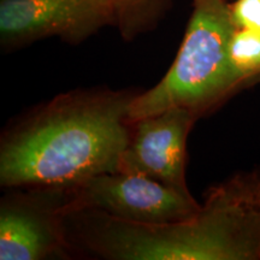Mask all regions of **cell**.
<instances>
[{"instance_id": "6da1fadb", "label": "cell", "mask_w": 260, "mask_h": 260, "mask_svg": "<svg viewBox=\"0 0 260 260\" xmlns=\"http://www.w3.org/2000/svg\"><path fill=\"white\" fill-rule=\"evenodd\" d=\"M138 93L75 89L25 112L0 139V186H71L118 171Z\"/></svg>"}, {"instance_id": "7a4b0ae2", "label": "cell", "mask_w": 260, "mask_h": 260, "mask_svg": "<svg viewBox=\"0 0 260 260\" xmlns=\"http://www.w3.org/2000/svg\"><path fill=\"white\" fill-rule=\"evenodd\" d=\"M74 254L107 260H260V169L210 187L193 216L149 225L95 210L65 216Z\"/></svg>"}, {"instance_id": "3957f363", "label": "cell", "mask_w": 260, "mask_h": 260, "mask_svg": "<svg viewBox=\"0 0 260 260\" xmlns=\"http://www.w3.org/2000/svg\"><path fill=\"white\" fill-rule=\"evenodd\" d=\"M193 3L176 58L157 84L134 98L130 122L171 107L188 109L203 118L246 89L229 57L235 29L229 0Z\"/></svg>"}, {"instance_id": "277c9868", "label": "cell", "mask_w": 260, "mask_h": 260, "mask_svg": "<svg viewBox=\"0 0 260 260\" xmlns=\"http://www.w3.org/2000/svg\"><path fill=\"white\" fill-rule=\"evenodd\" d=\"M200 207L187 197L141 174L104 172L68 186L65 214L95 210L125 222L161 225L189 218Z\"/></svg>"}, {"instance_id": "5b68a950", "label": "cell", "mask_w": 260, "mask_h": 260, "mask_svg": "<svg viewBox=\"0 0 260 260\" xmlns=\"http://www.w3.org/2000/svg\"><path fill=\"white\" fill-rule=\"evenodd\" d=\"M0 200V260L73 255L64 209L68 186L9 188Z\"/></svg>"}, {"instance_id": "8992f818", "label": "cell", "mask_w": 260, "mask_h": 260, "mask_svg": "<svg viewBox=\"0 0 260 260\" xmlns=\"http://www.w3.org/2000/svg\"><path fill=\"white\" fill-rule=\"evenodd\" d=\"M116 24L111 0H2L0 42L6 50L58 37L80 44Z\"/></svg>"}, {"instance_id": "52a82bcc", "label": "cell", "mask_w": 260, "mask_h": 260, "mask_svg": "<svg viewBox=\"0 0 260 260\" xmlns=\"http://www.w3.org/2000/svg\"><path fill=\"white\" fill-rule=\"evenodd\" d=\"M199 119L190 110L171 107L133 121L118 171L145 175L178 193L193 197L186 176L187 141Z\"/></svg>"}, {"instance_id": "ba28073f", "label": "cell", "mask_w": 260, "mask_h": 260, "mask_svg": "<svg viewBox=\"0 0 260 260\" xmlns=\"http://www.w3.org/2000/svg\"><path fill=\"white\" fill-rule=\"evenodd\" d=\"M116 25L125 40L149 30L167 11L170 0H111Z\"/></svg>"}, {"instance_id": "9c48e42d", "label": "cell", "mask_w": 260, "mask_h": 260, "mask_svg": "<svg viewBox=\"0 0 260 260\" xmlns=\"http://www.w3.org/2000/svg\"><path fill=\"white\" fill-rule=\"evenodd\" d=\"M229 57L246 89L260 83V30L235 27L229 42Z\"/></svg>"}, {"instance_id": "30bf717a", "label": "cell", "mask_w": 260, "mask_h": 260, "mask_svg": "<svg viewBox=\"0 0 260 260\" xmlns=\"http://www.w3.org/2000/svg\"><path fill=\"white\" fill-rule=\"evenodd\" d=\"M229 8L236 28L260 30V0H235Z\"/></svg>"}]
</instances>
